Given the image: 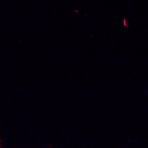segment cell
Returning a JSON list of instances; mask_svg holds the SVG:
<instances>
[{
    "mask_svg": "<svg viewBox=\"0 0 148 148\" xmlns=\"http://www.w3.org/2000/svg\"><path fill=\"white\" fill-rule=\"evenodd\" d=\"M0 147H1V141H0Z\"/></svg>",
    "mask_w": 148,
    "mask_h": 148,
    "instance_id": "obj_1",
    "label": "cell"
}]
</instances>
